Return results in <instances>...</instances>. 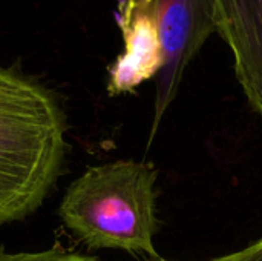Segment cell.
Listing matches in <instances>:
<instances>
[{"label":"cell","instance_id":"6da1fadb","mask_svg":"<svg viewBox=\"0 0 262 261\" xmlns=\"http://www.w3.org/2000/svg\"><path fill=\"white\" fill-rule=\"evenodd\" d=\"M66 115L38 82L0 68V228L35 214L64 165Z\"/></svg>","mask_w":262,"mask_h":261},{"label":"cell","instance_id":"7a4b0ae2","mask_svg":"<svg viewBox=\"0 0 262 261\" xmlns=\"http://www.w3.org/2000/svg\"><path fill=\"white\" fill-rule=\"evenodd\" d=\"M58 215L92 249L155 257L157 171L134 160L91 166L69 185Z\"/></svg>","mask_w":262,"mask_h":261},{"label":"cell","instance_id":"3957f363","mask_svg":"<svg viewBox=\"0 0 262 261\" xmlns=\"http://www.w3.org/2000/svg\"><path fill=\"white\" fill-rule=\"evenodd\" d=\"M155 5L163 46V66L155 77L149 145L178 94L186 68L207 38L218 32L216 0H155Z\"/></svg>","mask_w":262,"mask_h":261},{"label":"cell","instance_id":"277c9868","mask_svg":"<svg viewBox=\"0 0 262 261\" xmlns=\"http://www.w3.org/2000/svg\"><path fill=\"white\" fill-rule=\"evenodd\" d=\"M117 25L124 49L107 68V94L134 92L155 78L163 66V46L155 0H118Z\"/></svg>","mask_w":262,"mask_h":261},{"label":"cell","instance_id":"5b68a950","mask_svg":"<svg viewBox=\"0 0 262 261\" xmlns=\"http://www.w3.org/2000/svg\"><path fill=\"white\" fill-rule=\"evenodd\" d=\"M218 34L229 45L235 75L262 117V0H216Z\"/></svg>","mask_w":262,"mask_h":261},{"label":"cell","instance_id":"8992f818","mask_svg":"<svg viewBox=\"0 0 262 261\" xmlns=\"http://www.w3.org/2000/svg\"><path fill=\"white\" fill-rule=\"evenodd\" d=\"M0 261H100L97 257L64 252L61 249H48L40 252H17L9 254L0 248Z\"/></svg>","mask_w":262,"mask_h":261},{"label":"cell","instance_id":"52a82bcc","mask_svg":"<svg viewBox=\"0 0 262 261\" xmlns=\"http://www.w3.org/2000/svg\"><path fill=\"white\" fill-rule=\"evenodd\" d=\"M238 261H262V238L238 251Z\"/></svg>","mask_w":262,"mask_h":261},{"label":"cell","instance_id":"ba28073f","mask_svg":"<svg viewBox=\"0 0 262 261\" xmlns=\"http://www.w3.org/2000/svg\"><path fill=\"white\" fill-rule=\"evenodd\" d=\"M149 261H169V260H164V258H161V257L155 255V257H150ZM207 261H238V251H236V252H233V254H229V255H224V257H218V258H210V260H207Z\"/></svg>","mask_w":262,"mask_h":261}]
</instances>
